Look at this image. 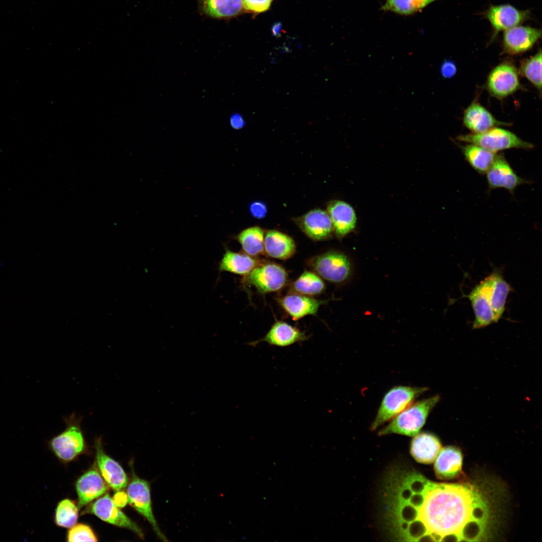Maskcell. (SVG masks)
<instances>
[{
  "instance_id": "1",
  "label": "cell",
  "mask_w": 542,
  "mask_h": 542,
  "mask_svg": "<svg viewBox=\"0 0 542 542\" xmlns=\"http://www.w3.org/2000/svg\"><path fill=\"white\" fill-rule=\"evenodd\" d=\"M384 486V518L396 540L485 538L490 507L474 485L435 482L415 470L397 467L388 474Z\"/></svg>"
},
{
  "instance_id": "2",
  "label": "cell",
  "mask_w": 542,
  "mask_h": 542,
  "mask_svg": "<svg viewBox=\"0 0 542 542\" xmlns=\"http://www.w3.org/2000/svg\"><path fill=\"white\" fill-rule=\"evenodd\" d=\"M438 395L413 402L378 432L379 436L398 434L414 437L420 432L429 415L439 401Z\"/></svg>"
},
{
  "instance_id": "3",
  "label": "cell",
  "mask_w": 542,
  "mask_h": 542,
  "mask_svg": "<svg viewBox=\"0 0 542 542\" xmlns=\"http://www.w3.org/2000/svg\"><path fill=\"white\" fill-rule=\"evenodd\" d=\"M65 429L48 441L49 448L63 462L73 460L85 449L84 437L81 428L82 418L73 413L64 418Z\"/></svg>"
},
{
  "instance_id": "4",
  "label": "cell",
  "mask_w": 542,
  "mask_h": 542,
  "mask_svg": "<svg viewBox=\"0 0 542 542\" xmlns=\"http://www.w3.org/2000/svg\"><path fill=\"white\" fill-rule=\"evenodd\" d=\"M428 390L429 388L426 387L403 385L395 386L390 388L381 400L370 430L374 431L390 421Z\"/></svg>"
},
{
  "instance_id": "5",
  "label": "cell",
  "mask_w": 542,
  "mask_h": 542,
  "mask_svg": "<svg viewBox=\"0 0 542 542\" xmlns=\"http://www.w3.org/2000/svg\"><path fill=\"white\" fill-rule=\"evenodd\" d=\"M457 139L495 153L513 148L530 149L533 148L532 144L521 140L513 132L496 126L482 133L461 135Z\"/></svg>"
},
{
  "instance_id": "6",
  "label": "cell",
  "mask_w": 542,
  "mask_h": 542,
  "mask_svg": "<svg viewBox=\"0 0 542 542\" xmlns=\"http://www.w3.org/2000/svg\"><path fill=\"white\" fill-rule=\"evenodd\" d=\"M308 264L321 278L333 283H342L351 275L349 258L337 251H329L315 256L308 261Z\"/></svg>"
},
{
  "instance_id": "7",
  "label": "cell",
  "mask_w": 542,
  "mask_h": 542,
  "mask_svg": "<svg viewBox=\"0 0 542 542\" xmlns=\"http://www.w3.org/2000/svg\"><path fill=\"white\" fill-rule=\"evenodd\" d=\"M288 281L285 268L272 262H261L244 277L242 283L252 286L260 293L265 294L283 289Z\"/></svg>"
},
{
  "instance_id": "8",
  "label": "cell",
  "mask_w": 542,
  "mask_h": 542,
  "mask_svg": "<svg viewBox=\"0 0 542 542\" xmlns=\"http://www.w3.org/2000/svg\"><path fill=\"white\" fill-rule=\"evenodd\" d=\"M127 495L128 503L148 520L158 537L163 541H168L160 528L153 513L151 488L148 481L140 478L133 471L127 487Z\"/></svg>"
},
{
  "instance_id": "9",
  "label": "cell",
  "mask_w": 542,
  "mask_h": 542,
  "mask_svg": "<svg viewBox=\"0 0 542 542\" xmlns=\"http://www.w3.org/2000/svg\"><path fill=\"white\" fill-rule=\"evenodd\" d=\"M518 70L509 62H504L494 67L487 80V88L493 96L502 99L513 94L520 87Z\"/></svg>"
},
{
  "instance_id": "10",
  "label": "cell",
  "mask_w": 542,
  "mask_h": 542,
  "mask_svg": "<svg viewBox=\"0 0 542 542\" xmlns=\"http://www.w3.org/2000/svg\"><path fill=\"white\" fill-rule=\"evenodd\" d=\"M86 511L105 522L129 529L141 538L144 537L142 529L119 509L107 494L97 499Z\"/></svg>"
},
{
  "instance_id": "11",
  "label": "cell",
  "mask_w": 542,
  "mask_h": 542,
  "mask_svg": "<svg viewBox=\"0 0 542 542\" xmlns=\"http://www.w3.org/2000/svg\"><path fill=\"white\" fill-rule=\"evenodd\" d=\"M491 279L489 275L465 297L470 300L474 313V329L486 327L495 322L490 303Z\"/></svg>"
},
{
  "instance_id": "12",
  "label": "cell",
  "mask_w": 542,
  "mask_h": 542,
  "mask_svg": "<svg viewBox=\"0 0 542 542\" xmlns=\"http://www.w3.org/2000/svg\"><path fill=\"white\" fill-rule=\"evenodd\" d=\"M293 221L310 239L322 241L330 238L334 232L331 218L326 211L315 209L293 218Z\"/></svg>"
},
{
  "instance_id": "13",
  "label": "cell",
  "mask_w": 542,
  "mask_h": 542,
  "mask_svg": "<svg viewBox=\"0 0 542 542\" xmlns=\"http://www.w3.org/2000/svg\"><path fill=\"white\" fill-rule=\"evenodd\" d=\"M486 178L489 188L491 189L504 188L513 193L519 185L529 183L518 176L502 154L496 157L486 172Z\"/></svg>"
},
{
  "instance_id": "14",
  "label": "cell",
  "mask_w": 542,
  "mask_h": 542,
  "mask_svg": "<svg viewBox=\"0 0 542 542\" xmlns=\"http://www.w3.org/2000/svg\"><path fill=\"white\" fill-rule=\"evenodd\" d=\"M530 12L521 11L508 4L491 6L485 13V17L491 24L494 33L492 39L498 33L518 26L528 19Z\"/></svg>"
},
{
  "instance_id": "15",
  "label": "cell",
  "mask_w": 542,
  "mask_h": 542,
  "mask_svg": "<svg viewBox=\"0 0 542 542\" xmlns=\"http://www.w3.org/2000/svg\"><path fill=\"white\" fill-rule=\"evenodd\" d=\"M540 29L517 26L504 31L502 47L505 53L516 55L530 50L541 37Z\"/></svg>"
},
{
  "instance_id": "16",
  "label": "cell",
  "mask_w": 542,
  "mask_h": 542,
  "mask_svg": "<svg viewBox=\"0 0 542 542\" xmlns=\"http://www.w3.org/2000/svg\"><path fill=\"white\" fill-rule=\"evenodd\" d=\"M95 448L97 466L105 482L116 491L125 488L127 476L121 466L104 452L100 438L96 440Z\"/></svg>"
},
{
  "instance_id": "17",
  "label": "cell",
  "mask_w": 542,
  "mask_h": 542,
  "mask_svg": "<svg viewBox=\"0 0 542 542\" xmlns=\"http://www.w3.org/2000/svg\"><path fill=\"white\" fill-rule=\"evenodd\" d=\"M309 336L299 328L282 321H277L266 335L261 339L248 343L255 346L260 342H265L270 345L284 347L296 343L307 340Z\"/></svg>"
},
{
  "instance_id": "18",
  "label": "cell",
  "mask_w": 542,
  "mask_h": 542,
  "mask_svg": "<svg viewBox=\"0 0 542 542\" xmlns=\"http://www.w3.org/2000/svg\"><path fill=\"white\" fill-rule=\"evenodd\" d=\"M108 489V485L98 470L94 468L88 470L78 479L76 483L78 508L101 496Z\"/></svg>"
},
{
  "instance_id": "19",
  "label": "cell",
  "mask_w": 542,
  "mask_h": 542,
  "mask_svg": "<svg viewBox=\"0 0 542 542\" xmlns=\"http://www.w3.org/2000/svg\"><path fill=\"white\" fill-rule=\"evenodd\" d=\"M328 301L319 300L293 292L278 299L282 308L294 320L307 315H316L320 306Z\"/></svg>"
},
{
  "instance_id": "20",
  "label": "cell",
  "mask_w": 542,
  "mask_h": 542,
  "mask_svg": "<svg viewBox=\"0 0 542 542\" xmlns=\"http://www.w3.org/2000/svg\"><path fill=\"white\" fill-rule=\"evenodd\" d=\"M327 212L331 218L333 230L336 236L341 239L352 232L357 222L356 215L352 207L340 200L329 202Z\"/></svg>"
},
{
  "instance_id": "21",
  "label": "cell",
  "mask_w": 542,
  "mask_h": 542,
  "mask_svg": "<svg viewBox=\"0 0 542 542\" xmlns=\"http://www.w3.org/2000/svg\"><path fill=\"white\" fill-rule=\"evenodd\" d=\"M463 456L461 450L455 446L441 449L434 464L437 477L443 480L458 478L462 474Z\"/></svg>"
},
{
  "instance_id": "22",
  "label": "cell",
  "mask_w": 542,
  "mask_h": 542,
  "mask_svg": "<svg viewBox=\"0 0 542 542\" xmlns=\"http://www.w3.org/2000/svg\"><path fill=\"white\" fill-rule=\"evenodd\" d=\"M296 250V243L290 236L275 229L265 232L264 251L267 256L286 260L292 257Z\"/></svg>"
},
{
  "instance_id": "23",
  "label": "cell",
  "mask_w": 542,
  "mask_h": 542,
  "mask_svg": "<svg viewBox=\"0 0 542 542\" xmlns=\"http://www.w3.org/2000/svg\"><path fill=\"white\" fill-rule=\"evenodd\" d=\"M463 121L464 125L473 133H482L499 125L506 124L497 120L487 109L475 101L465 110Z\"/></svg>"
},
{
  "instance_id": "24",
  "label": "cell",
  "mask_w": 542,
  "mask_h": 542,
  "mask_svg": "<svg viewBox=\"0 0 542 542\" xmlns=\"http://www.w3.org/2000/svg\"><path fill=\"white\" fill-rule=\"evenodd\" d=\"M441 449L440 441L436 436L423 432L419 433L412 439L410 452L418 462L429 464L435 461Z\"/></svg>"
},
{
  "instance_id": "25",
  "label": "cell",
  "mask_w": 542,
  "mask_h": 542,
  "mask_svg": "<svg viewBox=\"0 0 542 542\" xmlns=\"http://www.w3.org/2000/svg\"><path fill=\"white\" fill-rule=\"evenodd\" d=\"M261 262L245 253L226 249L219 263V269L244 277Z\"/></svg>"
},
{
  "instance_id": "26",
  "label": "cell",
  "mask_w": 542,
  "mask_h": 542,
  "mask_svg": "<svg viewBox=\"0 0 542 542\" xmlns=\"http://www.w3.org/2000/svg\"><path fill=\"white\" fill-rule=\"evenodd\" d=\"M490 276L491 279L490 303L495 322H497L503 314L506 298L513 289L504 280L501 269H493Z\"/></svg>"
},
{
  "instance_id": "27",
  "label": "cell",
  "mask_w": 542,
  "mask_h": 542,
  "mask_svg": "<svg viewBox=\"0 0 542 542\" xmlns=\"http://www.w3.org/2000/svg\"><path fill=\"white\" fill-rule=\"evenodd\" d=\"M264 234L262 228L254 226L241 230L235 237L244 253L255 257L264 252Z\"/></svg>"
},
{
  "instance_id": "28",
  "label": "cell",
  "mask_w": 542,
  "mask_h": 542,
  "mask_svg": "<svg viewBox=\"0 0 542 542\" xmlns=\"http://www.w3.org/2000/svg\"><path fill=\"white\" fill-rule=\"evenodd\" d=\"M461 148L466 161L481 174L486 173L497 155L496 153L471 144L462 146Z\"/></svg>"
},
{
  "instance_id": "29",
  "label": "cell",
  "mask_w": 542,
  "mask_h": 542,
  "mask_svg": "<svg viewBox=\"0 0 542 542\" xmlns=\"http://www.w3.org/2000/svg\"><path fill=\"white\" fill-rule=\"evenodd\" d=\"M326 289L322 278L315 272L305 270L291 286L293 292L309 296L319 295Z\"/></svg>"
},
{
  "instance_id": "30",
  "label": "cell",
  "mask_w": 542,
  "mask_h": 542,
  "mask_svg": "<svg viewBox=\"0 0 542 542\" xmlns=\"http://www.w3.org/2000/svg\"><path fill=\"white\" fill-rule=\"evenodd\" d=\"M203 5L206 13L214 18L234 16L243 7L242 0H203Z\"/></svg>"
},
{
  "instance_id": "31",
  "label": "cell",
  "mask_w": 542,
  "mask_h": 542,
  "mask_svg": "<svg viewBox=\"0 0 542 542\" xmlns=\"http://www.w3.org/2000/svg\"><path fill=\"white\" fill-rule=\"evenodd\" d=\"M519 73L530 81L541 93V51L532 57L522 61Z\"/></svg>"
},
{
  "instance_id": "32",
  "label": "cell",
  "mask_w": 542,
  "mask_h": 542,
  "mask_svg": "<svg viewBox=\"0 0 542 542\" xmlns=\"http://www.w3.org/2000/svg\"><path fill=\"white\" fill-rule=\"evenodd\" d=\"M78 509L73 501L67 498L62 500L58 503L55 509L54 520L56 524L66 528L73 526L78 519Z\"/></svg>"
},
{
  "instance_id": "33",
  "label": "cell",
  "mask_w": 542,
  "mask_h": 542,
  "mask_svg": "<svg viewBox=\"0 0 542 542\" xmlns=\"http://www.w3.org/2000/svg\"><path fill=\"white\" fill-rule=\"evenodd\" d=\"M436 0H386L381 10L402 15H410L422 10Z\"/></svg>"
},
{
  "instance_id": "34",
  "label": "cell",
  "mask_w": 542,
  "mask_h": 542,
  "mask_svg": "<svg viewBox=\"0 0 542 542\" xmlns=\"http://www.w3.org/2000/svg\"><path fill=\"white\" fill-rule=\"evenodd\" d=\"M68 541H97V538L88 525L79 523L71 527L68 532Z\"/></svg>"
},
{
  "instance_id": "35",
  "label": "cell",
  "mask_w": 542,
  "mask_h": 542,
  "mask_svg": "<svg viewBox=\"0 0 542 542\" xmlns=\"http://www.w3.org/2000/svg\"><path fill=\"white\" fill-rule=\"evenodd\" d=\"M243 8L247 11L260 13L268 10L273 0H242Z\"/></svg>"
},
{
  "instance_id": "36",
  "label": "cell",
  "mask_w": 542,
  "mask_h": 542,
  "mask_svg": "<svg viewBox=\"0 0 542 542\" xmlns=\"http://www.w3.org/2000/svg\"><path fill=\"white\" fill-rule=\"evenodd\" d=\"M266 204L260 201L252 202L249 205V212L253 217L260 219L264 218L267 213Z\"/></svg>"
},
{
  "instance_id": "37",
  "label": "cell",
  "mask_w": 542,
  "mask_h": 542,
  "mask_svg": "<svg viewBox=\"0 0 542 542\" xmlns=\"http://www.w3.org/2000/svg\"><path fill=\"white\" fill-rule=\"evenodd\" d=\"M457 71V66L452 60H445L441 64L440 72L442 76L446 79H449L454 76Z\"/></svg>"
},
{
  "instance_id": "38",
  "label": "cell",
  "mask_w": 542,
  "mask_h": 542,
  "mask_svg": "<svg viewBox=\"0 0 542 542\" xmlns=\"http://www.w3.org/2000/svg\"><path fill=\"white\" fill-rule=\"evenodd\" d=\"M229 123L231 126L235 129H241L245 125V121L242 116L239 113H234L230 116Z\"/></svg>"
},
{
  "instance_id": "39",
  "label": "cell",
  "mask_w": 542,
  "mask_h": 542,
  "mask_svg": "<svg viewBox=\"0 0 542 542\" xmlns=\"http://www.w3.org/2000/svg\"><path fill=\"white\" fill-rule=\"evenodd\" d=\"M112 499L115 504L119 507H124L128 502L127 493L118 491L113 496Z\"/></svg>"
}]
</instances>
